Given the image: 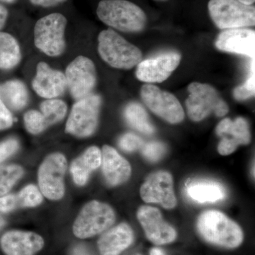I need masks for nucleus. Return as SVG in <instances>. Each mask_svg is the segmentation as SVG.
I'll return each instance as SVG.
<instances>
[{"instance_id":"obj_13","label":"nucleus","mask_w":255,"mask_h":255,"mask_svg":"<svg viewBox=\"0 0 255 255\" xmlns=\"http://www.w3.org/2000/svg\"><path fill=\"white\" fill-rule=\"evenodd\" d=\"M181 55L168 52L142 60L137 65L135 75L140 81L147 83H160L169 78L179 66Z\"/></svg>"},{"instance_id":"obj_35","label":"nucleus","mask_w":255,"mask_h":255,"mask_svg":"<svg viewBox=\"0 0 255 255\" xmlns=\"http://www.w3.org/2000/svg\"><path fill=\"white\" fill-rule=\"evenodd\" d=\"M67 0H30L32 4L42 7H51L65 2Z\"/></svg>"},{"instance_id":"obj_7","label":"nucleus","mask_w":255,"mask_h":255,"mask_svg":"<svg viewBox=\"0 0 255 255\" xmlns=\"http://www.w3.org/2000/svg\"><path fill=\"white\" fill-rule=\"evenodd\" d=\"M115 220V213L108 204L90 201L82 208L74 223V235L81 239L93 237L107 231Z\"/></svg>"},{"instance_id":"obj_41","label":"nucleus","mask_w":255,"mask_h":255,"mask_svg":"<svg viewBox=\"0 0 255 255\" xmlns=\"http://www.w3.org/2000/svg\"><path fill=\"white\" fill-rule=\"evenodd\" d=\"M0 1H3V2L6 3H14L16 0H0Z\"/></svg>"},{"instance_id":"obj_32","label":"nucleus","mask_w":255,"mask_h":255,"mask_svg":"<svg viewBox=\"0 0 255 255\" xmlns=\"http://www.w3.org/2000/svg\"><path fill=\"white\" fill-rule=\"evenodd\" d=\"M119 145L122 150L130 152L141 148L144 142L141 137L135 134L128 132L120 137Z\"/></svg>"},{"instance_id":"obj_26","label":"nucleus","mask_w":255,"mask_h":255,"mask_svg":"<svg viewBox=\"0 0 255 255\" xmlns=\"http://www.w3.org/2000/svg\"><path fill=\"white\" fill-rule=\"evenodd\" d=\"M40 112L46 128L63 120L68 112V106L63 100L51 99L42 102Z\"/></svg>"},{"instance_id":"obj_39","label":"nucleus","mask_w":255,"mask_h":255,"mask_svg":"<svg viewBox=\"0 0 255 255\" xmlns=\"http://www.w3.org/2000/svg\"><path fill=\"white\" fill-rule=\"evenodd\" d=\"M238 1L246 5H253L254 4L255 0H238Z\"/></svg>"},{"instance_id":"obj_4","label":"nucleus","mask_w":255,"mask_h":255,"mask_svg":"<svg viewBox=\"0 0 255 255\" xmlns=\"http://www.w3.org/2000/svg\"><path fill=\"white\" fill-rule=\"evenodd\" d=\"M189 95L186 100L187 113L193 122H201L213 112L223 117L229 112L226 102L216 89L208 84L192 82L188 87Z\"/></svg>"},{"instance_id":"obj_1","label":"nucleus","mask_w":255,"mask_h":255,"mask_svg":"<svg viewBox=\"0 0 255 255\" xmlns=\"http://www.w3.org/2000/svg\"><path fill=\"white\" fill-rule=\"evenodd\" d=\"M97 14L106 25L123 32L141 31L147 23L143 10L127 0H102Z\"/></svg>"},{"instance_id":"obj_29","label":"nucleus","mask_w":255,"mask_h":255,"mask_svg":"<svg viewBox=\"0 0 255 255\" xmlns=\"http://www.w3.org/2000/svg\"><path fill=\"white\" fill-rule=\"evenodd\" d=\"M23 120H24L26 128L30 133L33 135L41 133L46 129L39 111H28L25 114Z\"/></svg>"},{"instance_id":"obj_10","label":"nucleus","mask_w":255,"mask_h":255,"mask_svg":"<svg viewBox=\"0 0 255 255\" xmlns=\"http://www.w3.org/2000/svg\"><path fill=\"white\" fill-rule=\"evenodd\" d=\"M140 95L145 105L166 122L175 124L184 120V110L175 96L150 84L142 87Z\"/></svg>"},{"instance_id":"obj_2","label":"nucleus","mask_w":255,"mask_h":255,"mask_svg":"<svg viewBox=\"0 0 255 255\" xmlns=\"http://www.w3.org/2000/svg\"><path fill=\"white\" fill-rule=\"evenodd\" d=\"M197 229L206 241L223 248H237L243 241L241 228L219 211L210 210L201 214Z\"/></svg>"},{"instance_id":"obj_17","label":"nucleus","mask_w":255,"mask_h":255,"mask_svg":"<svg viewBox=\"0 0 255 255\" xmlns=\"http://www.w3.org/2000/svg\"><path fill=\"white\" fill-rule=\"evenodd\" d=\"M216 46L222 51L255 58V31L246 28L226 29L218 36Z\"/></svg>"},{"instance_id":"obj_11","label":"nucleus","mask_w":255,"mask_h":255,"mask_svg":"<svg viewBox=\"0 0 255 255\" xmlns=\"http://www.w3.org/2000/svg\"><path fill=\"white\" fill-rule=\"evenodd\" d=\"M67 87L75 100H81L92 93L97 83V71L92 60L80 55L67 67Z\"/></svg>"},{"instance_id":"obj_24","label":"nucleus","mask_w":255,"mask_h":255,"mask_svg":"<svg viewBox=\"0 0 255 255\" xmlns=\"http://www.w3.org/2000/svg\"><path fill=\"white\" fill-rule=\"evenodd\" d=\"M21 59L17 41L9 33L0 32V69L14 68Z\"/></svg>"},{"instance_id":"obj_43","label":"nucleus","mask_w":255,"mask_h":255,"mask_svg":"<svg viewBox=\"0 0 255 255\" xmlns=\"http://www.w3.org/2000/svg\"></svg>"},{"instance_id":"obj_12","label":"nucleus","mask_w":255,"mask_h":255,"mask_svg":"<svg viewBox=\"0 0 255 255\" xmlns=\"http://www.w3.org/2000/svg\"><path fill=\"white\" fill-rule=\"evenodd\" d=\"M140 196L146 203L160 204L164 209H172L177 205L172 175L167 172L150 174L140 187Z\"/></svg>"},{"instance_id":"obj_33","label":"nucleus","mask_w":255,"mask_h":255,"mask_svg":"<svg viewBox=\"0 0 255 255\" xmlns=\"http://www.w3.org/2000/svg\"><path fill=\"white\" fill-rule=\"evenodd\" d=\"M19 144L15 138H9L0 143V163L18 150Z\"/></svg>"},{"instance_id":"obj_40","label":"nucleus","mask_w":255,"mask_h":255,"mask_svg":"<svg viewBox=\"0 0 255 255\" xmlns=\"http://www.w3.org/2000/svg\"><path fill=\"white\" fill-rule=\"evenodd\" d=\"M4 220L0 216V229L4 226Z\"/></svg>"},{"instance_id":"obj_15","label":"nucleus","mask_w":255,"mask_h":255,"mask_svg":"<svg viewBox=\"0 0 255 255\" xmlns=\"http://www.w3.org/2000/svg\"><path fill=\"white\" fill-rule=\"evenodd\" d=\"M216 132L221 137L218 151L221 155H228L236 151L238 146L248 145L251 141V132L248 122L239 117L235 121L225 119L216 128Z\"/></svg>"},{"instance_id":"obj_22","label":"nucleus","mask_w":255,"mask_h":255,"mask_svg":"<svg viewBox=\"0 0 255 255\" xmlns=\"http://www.w3.org/2000/svg\"><path fill=\"white\" fill-rule=\"evenodd\" d=\"M187 194L193 201L201 204L216 202L222 200L226 195L224 187L220 183L206 179L189 183Z\"/></svg>"},{"instance_id":"obj_9","label":"nucleus","mask_w":255,"mask_h":255,"mask_svg":"<svg viewBox=\"0 0 255 255\" xmlns=\"http://www.w3.org/2000/svg\"><path fill=\"white\" fill-rule=\"evenodd\" d=\"M67 166L65 156L60 153L52 154L42 162L38 169V184L42 194L47 199L57 201L63 198Z\"/></svg>"},{"instance_id":"obj_16","label":"nucleus","mask_w":255,"mask_h":255,"mask_svg":"<svg viewBox=\"0 0 255 255\" xmlns=\"http://www.w3.org/2000/svg\"><path fill=\"white\" fill-rule=\"evenodd\" d=\"M32 87L37 95L43 98H56L66 90L65 73L52 69L44 62H40L37 65L36 75L32 82Z\"/></svg>"},{"instance_id":"obj_36","label":"nucleus","mask_w":255,"mask_h":255,"mask_svg":"<svg viewBox=\"0 0 255 255\" xmlns=\"http://www.w3.org/2000/svg\"><path fill=\"white\" fill-rule=\"evenodd\" d=\"M8 17V11L2 5H0V29H1L6 23Z\"/></svg>"},{"instance_id":"obj_3","label":"nucleus","mask_w":255,"mask_h":255,"mask_svg":"<svg viewBox=\"0 0 255 255\" xmlns=\"http://www.w3.org/2000/svg\"><path fill=\"white\" fill-rule=\"evenodd\" d=\"M98 52L102 59L117 69L130 70L142 61L140 50L109 28L98 36Z\"/></svg>"},{"instance_id":"obj_31","label":"nucleus","mask_w":255,"mask_h":255,"mask_svg":"<svg viewBox=\"0 0 255 255\" xmlns=\"http://www.w3.org/2000/svg\"><path fill=\"white\" fill-rule=\"evenodd\" d=\"M144 157L150 162H157L163 157L166 152V146L162 142L151 141L144 143L141 147Z\"/></svg>"},{"instance_id":"obj_21","label":"nucleus","mask_w":255,"mask_h":255,"mask_svg":"<svg viewBox=\"0 0 255 255\" xmlns=\"http://www.w3.org/2000/svg\"><path fill=\"white\" fill-rule=\"evenodd\" d=\"M102 164V152L100 148L92 146L85 151L81 156L73 161L70 166V172L74 182L79 186H83L88 181L92 172Z\"/></svg>"},{"instance_id":"obj_23","label":"nucleus","mask_w":255,"mask_h":255,"mask_svg":"<svg viewBox=\"0 0 255 255\" xmlns=\"http://www.w3.org/2000/svg\"><path fill=\"white\" fill-rule=\"evenodd\" d=\"M0 100L8 109L22 110L28 102L26 85L19 80H9L0 85Z\"/></svg>"},{"instance_id":"obj_18","label":"nucleus","mask_w":255,"mask_h":255,"mask_svg":"<svg viewBox=\"0 0 255 255\" xmlns=\"http://www.w3.org/2000/svg\"><path fill=\"white\" fill-rule=\"evenodd\" d=\"M0 246L6 255H35L43 249L44 241L36 233L11 231L3 235Z\"/></svg>"},{"instance_id":"obj_37","label":"nucleus","mask_w":255,"mask_h":255,"mask_svg":"<svg viewBox=\"0 0 255 255\" xmlns=\"http://www.w3.org/2000/svg\"><path fill=\"white\" fill-rule=\"evenodd\" d=\"M71 255H91L84 247L78 246L74 248Z\"/></svg>"},{"instance_id":"obj_34","label":"nucleus","mask_w":255,"mask_h":255,"mask_svg":"<svg viewBox=\"0 0 255 255\" xmlns=\"http://www.w3.org/2000/svg\"><path fill=\"white\" fill-rule=\"evenodd\" d=\"M14 119L12 114L6 105L0 100V130L9 128L13 125Z\"/></svg>"},{"instance_id":"obj_20","label":"nucleus","mask_w":255,"mask_h":255,"mask_svg":"<svg viewBox=\"0 0 255 255\" xmlns=\"http://www.w3.org/2000/svg\"><path fill=\"white\" fill-rule=\"evenodd\" d=\"M133 232L127 223H121L106 231L98 241L101 255H119L133 241Z\"/></svg>"},{"instance_id":"obj_19","label":"nucleus","mask_w":255,"mask_h":255,"mask_svg":"<svg viewBox=\"0 0 255 255\" xmlns=\"http://www.w3.org/2000/svg\"><path fill=\"white\" fill-rule=\"evenodd\" d=\"M101 165L107 184L112 187L127 182L131 174L129 162L111 146L102 148Z\"/></svg>"},{"instance_id":"obj_38","label":"nucleus","mask_w":255,"mask_h":255,"mask_svg":"<svg viewBox=\"0 0 255 255\" xmlns=\"http://www.w3.org/2000/svg\"><path fill=\"white\" fill-rule=\"evenodd\" d=\"M150 255H166L163 251L159 248H152L150 251Z\"/></svg>"},{"instance_id":"obj_14","label":"nucleus","mask_w":255,"mask_h":255,"mask_svg":"<svg viewBox=\"0 0 255 255\" xmlns=\"http://www.w3.org/2000/svg\"><path fill=\"white\" fill-rule=\"evenodd\" d=\"M137 218L149 241L155 245L172 243L177 238V232L166 222L158 209L150 206H142L138 209Z\"/></svg>"},{"instance_id":"obj_30","label":"nucleus","mask_w":255,"mask_h":255,"mask_svg":"<svg viewBox=\"0 0 255 255\" xmlns=\"http://www.w3.org/2000/svg\"><path fill=\"white\" fill-rule=\"evenodd\" d=\"M255 60L251 64V74L249 78L243 85L235 89L233 95L238 101H244L255 95Z\"/></svg>"},{"instance_id":"obj_27","label":"nucleus","mask_w":255,"mask_h":255,"mask_svg":"<svg viewBox=\"0 0 255 255\" xmlns=\"http://www.w3.org/2000/svg\"><path fill=\"white\" fill-rule=\"evenodd\" d=\"M23 169L16 164L0 165V197L6 195L22 177Z\"/></svg>"},{"instance_id":"obj_28","label":"nucleus","mask_w":255,"mask_h":255,"mask_svg":"<svg viewBox=\"0 0 255 255\" xmlns=\"http://www.w3.org/2000/svg\"><path fill=\"white\" fill-rule=\"evenodd\" d=\"M16 209L19 208L35 207L41 204L43 196L36 186L31 184L23 188L17 194H14Z\"/></svg>"},{"instance_id":"obj_42","label":"nucleus","mask_w":255,"mask_h":255,"mask_svg":"<svg viewBox=\"0 0 255 255\" xmlns=\"http://www.w3.org/2000/svg\"><path fill=\"white\" fill-rule=\"evenodd\" d=\"M157 1H166V0H157Z\"/></svg>"},{"instance_id":"obj_6","label":"nucleus","mask_w":255,"mask_h":255,"mask_svg":"<svg viewBox=\"0 0 255 255\" xmlns=\"http://www.w3.org/2000/svg\"><path fill=\"white\" fill-rule=\"evenodd\" d=\"M67 18L53 13L40 18L34 27V43L38 49L50 57L60 56L65 51Z\"/></svg>"},{"instance_id":"obj_5","label":"nucleus","mask_w":255,"mask_h":255,"mask_svg":"<svg viewBox=\"0 0 255 255\" xmlns=\"http://www.w3.org/2000/svg\"><path fill=\"white\" fill-rule=\"evenodd\" d=\"M211 19L220 29L246 28L255 24V9L253 5L238 0H210L208 4Z\"/></svg>"},{"instance_id":"obj_25","label":"nucleus","mask_w":255,"mask_h":255,"mask_svg":"<svg viewBox=\"0 0 255 255\" xmlns=\"http://www.w3.org/2000/svg\"><path fill=\"white\" fill-rule=\"evenodd\" d=\"M124 117L128 124L137 131L147 135L155 132V128L151 124L148 114L140 104H128L124 110Z\"/></svg>"},{"instance_id":"obj_8","label":"nucleus","mask_w":255,"mask_h":255,"mask_svg":"<svg viewBox=\"0 0 255 255\" xmlns=\"http://www.w3.org/2000/svg\"><path fill=\"white\" fill-rule=\"evenodd\" d=\"M102 98L90 94L75 102L66 123L65 132L75 136H90L97 129Z\"/></svg>"}]
</instances>
